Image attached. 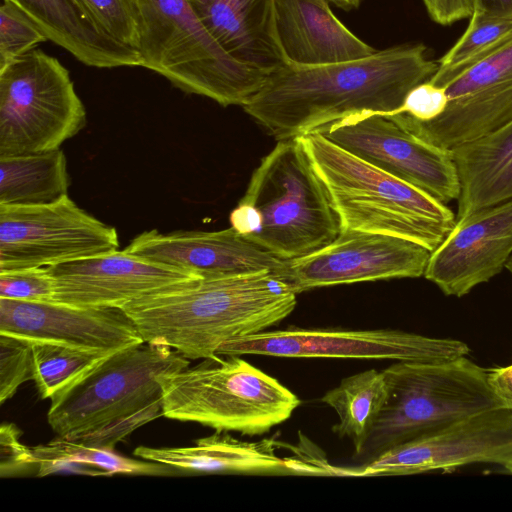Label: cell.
Returning a JSON list of instances; mask_svg holds the SVG:
<instances>
[{
    "mask_svg": "<svg viewBox=\"0 0 512 512\" xmlns=\"http://www.w3.org/2000/svg\"><path fill=\"white\" fill-rule=\"evenodd\" d=\"M337 7L344 10L356 9L361 4L362 0H328Z\"/></svg>",
    "mask_w": 512,
    "mask_h": 512,
    "instance_id": "obj_40",
    "label": "cell"
},
{
    "mask_svg": "<svg viewBox=\"0 0 512 512\" xmlns=\"http://www.w3.org/2000/svg\"><path fill=\"white\" fill-rule=\"evenodd\" d=\"M429 17L437 24L447 26L470 18L475 11V0H422Z\"/></svg>",
    "mask_w": 512,
    "mask_h": 512,
    "instance_id": "obj_36",
    "label": "cell"
},
{
    "mask_svg": "<svg viewBox=\"0 0 512 512\" xmlns=\"http://www.w3.org/2000/svg\"><path fill=\"white\" fill-rule=\"evenodd\" d=\"M188 366L187 358L156 342L116 351L51 399L48 423L57 437L113 449L163 416L157 378Z\"/></svg>",
    "mask_w": 512,
    "mask_h": 512,
    "instance_id": "obj_3",
    "label": "cell"
},
{
    "mask_svg": "<svg viewBox=\"0 0 512 512\" xmlns=\"http://www.w3.org/2000/svg\"><path fill=\"white\" fill-rule=\"evenodd\" d=\"M443 87L444 111L430 121L390 114L405 129L437 147L452 150L512 122V32L468 61L438 68L428 80Z\"/></svg>",
    "mask_w": 512,
    "mask_h": 512,
    "instance_id": "obj_10",
    "label": "cell"
},
{
    "mask_svg": "<svg viewBox=\"0 0 512 512\" xmlns=\"http://www.w3.org/2000/svg\"><path fill=\"white\" fill-rule=\"evenodd\" d=\"M118 248L115 228L68 195L44 205H0V272L46 267Z\"/></svg>",
    "mask_w": 512,
    "mask_h": 512,
    "instance_id": "obj_12",
    "label": "cell"
},
{
    "mask_svg": "<svg viewBox=\"0 0 512 512\" xmlns=\"http://www.w3.org/2000/svg\"><path fill=\"white\" fill-rule=\"evenodd\" d=\"M505 268L509 271V273L512 276V255L509 258V260L507 261Z\"/></svg>",
    "mask_w": 512,
    "mask_h": 512,
    "instance_id": "obj_41",
    "label": "cell"
},
{
    "mask_svg": "<svg viewBox=\"0 0 512 512\" xmlns=\"http://www.w3.org/2000/svg\"><path fill=\"white\" fill-rule=\"evenodd\" d=\"M492 464L512 474V409L497 407L461 419L444 429L391 448L354 476L451 472L472 464Z\"/></svg>",
    "mask_w": 512,
    "mask_h": 512,
    "instance_id": "obj_14",
    "label": "cell"
},
{
    "mask_svg": "<svg viewBox=\"0 0 512 512\" xmlns=\"http://www.w3.org/2000/svg\"><path fill=\"white\" fill-rule=\"evenodd\" d=\"M451 153L460 183L456 219L512 199V122Z\"/></svg>",
    "mask_w": 512,
    "mask_h": 512,
    "instance_id": "obj_24",
    "label": "cell"
},
{
    "mask_svg": "<svg viewBox=\"0 0 512 512\" xmlns=\"http://www.w3.org/2000/svg\"><path fill=\"white\" fill-rule=\"evenodd\" d=\"M32 342L33 380L41 399H52L112 354L48 342Z\"/></svg>",
    "mask_w": 512,
    "mask_h": 512,
    "instance_id": "obj_27",
    "label": "cell"
},
{
    "mask_svg": "<svg viewBox=\"0 0 512 512\" xmlns=\"http://www.w3.org/2000/svg\"><path fill=\"white\" fill-rule=\"evenodd\" d=\"M125 250L196 278L277 271L285 262L232 227L212 232L160 233L154 229L136 236Z\"/></svg>",
    "mask_w": 512,
    "mask_h": 512,
    "instance_id": "obj_19",
    "label": "cell"
},
{
    "mask_svg": "<svg viewBox=\"0 0 512 512\" xmlns=\"http://www.w3.org/2000/svg\"><path fill=\"white\" fill-rule=\"evenodd\" d=\"M231 227L283 260L311 254L341 233L327 191L297 138L278 141L229 215Z\"/></svg>",
    "mask_w": 512,
    "mask_h": 512,
    "instance_id": "obj_5",
    "label": "cell"
},
{
    "mask_svg": "<svg viewBox=\"0 0 512 512\" xmlns=\"http://www.w3.org/2000/svg\"><path fill=\"white\" fill-rule=\"evenodd\" d=\"M42 31L84 65L143 67L139 51L103 33L74 0H10Z\"/></svg>",
    "mask_w": 512,
    "mask_h": 512,
    "instance_id": "obj_23",
    "label": "cell"
},
{
    "mask_svg": "<svg viewBox=\"0 0 512 512\" xmlns=\"http://www.w3.org/2000/svg\"><path fill=\"white\" fill-rule=\"evenodd\" d=\"M488 380L503 406L512 409V364L489 370Z\"/></svg>",
    "mask_w": 512,
    "mask_h": 512,
    "instance_id": "obj_38",
    "label": "cell"
},
{
    "mask_svg": "<svg viewBox=\"0 0 512 512\" xmlns=\"http://www.w3.org/2000/svg\"><path fill=\"white\" fill-rule=\"evenodd\" d=\"M86 123L68 69L40 49L0 69V157L60 149Z\"/></svg>",
    "mask_w": 512,
    "mask_h": 512,
    "instance_id": "obj_9",
    "label": "cell"
},
{
    "mask_svg": "<svg viewBox=\"0 0 512 512\" xmlns=\"http://www.w3.org/2000/svg\"><path fill=\"white\" fill-rule=\"evenodd\" d=\"M21 430L13 423H3L0 428V474L2 478L14 477L31 471L37 472L33 447L20 441Z\"/></svg>",
    "mask_w": 512,
    "mask_h": 512,
    "instance_id": "obj_34",
    "label": "cell"
},
{
    "mask_svg": "<svg viewBox=\"0 0 512 512\" xmlns=\"http://www.w3.org/2000/svg\"><path fill=\"white\" fill-rule=\"evenodd\" d=\"M54 302L77 307L122 308L154 291L196 277L124 250L46 266Z\"/></svg>",
    "mask_w": 512,
    "mask_h": 512,
    "instance_id": "obj_18",
    "label": "cell"
},
{
    "mask_svg": "<svg viewBox=\"0 0 512 512\" xmlns=\"http://www.w3.org/2000/svg\"><path fill=\"white\" fill-rule=\"evenodd\" d=\"M0 334L106 353L145 342L120 308L5 298H0Z\"/></svg>",
    "mask_w": 512,
    "mask_h": 512,
    "instance_id": "obj_17",
    "label": "cell"
},
{
    "mask_svg": "<svg viewBox=\"0 0 512 512\" xmlns=\"http://www.w3.org/2000/svg\"><path fill=\"white\" fill-rule=\"evenodd\" d=\"M512 32V19L474 12L457 42L437 61L438 68H450L468 61Z\"/></svg>",
    "mask_w": 512,
    "mask_h": 512,
    "instance_id": "obj_29",
    "label": "cell"
},
{
    "mask_svg": "<svg viewBox=\"0 0 512 512\" xmlns=\"http://www.w3.org/2000/svg\"><path fill=\"white\" fill-rule=\"evenodd\" d=\"M285 443L273 438L261 441H242L228 433L216 432L199 438L187 447L154 448L138 446L133 454L188 472L266 474V475H336L322 456L311 449L295 456L281 457L277 451Z\"/></svg>",
    "mask_w": 512,
    "mask_h": 512,
    "instance_id": "obj_20",
    "label": "cell"
},
{
    "mask_svg": "<svg viewBox=\"0 0 512 512\" xmlns=\"http://www.w3.org/2000/svg\"><path fill=\"white\" fill-rule=\"evenodd\" d=\"M431 251L414 241L346 230L329 245L285 260L276 272L296 294L314 288L424 275Z\"/></svg>",
    "mask_w": 512,
    "mask_h": 512,
    "instance_id": "obj_15",
    "label": "cell"
},
{
    "mask_svg": "<svg viewBox=\"0 0 512 512\" xmlns=\"http://www.w3.org/2000/svg\"><path fill=\"white\" fill-rule=\"evenodd\" d=\"M297 294L276 271L196 278L137 298L121 309L145 342L187 359L216 356L226 342L267 331L294 310Z\"/></svg>",
    "mask_w": 512,
    "mask_h": 512,
    "instance_id": "obj_2",
    "label": "cell"
},
{
    "mask_svg": "<svg viewBox=\"0 0 512 512\" xmlns=\"http://www.w3.org/2000/svg\"><path fill=\"white\" fill-rule=\"evenodd\" d=\"M469 352L468 345L460 340L402 330L289 327L232 339L219 348L217 355L440 362L467 356Z\"/></svg>",
    "mask_w": 512,
    "mask_h": 512,
    "instance_id": "obj_11",
    "label": "cell"
},
{
    "mask_svg": "<svg viewBox=\"0 0 512 512\" xmlns=\"http://www.w3.org/2000/svg\"><path fill=\"white\" fill-rule=\"evenodd\" d=\"M387 395L383 372L369 369L343 378L321 398L337 413L339 421L332 431L340 438L351 440L357 457L384 408Z\"/></svg>",
    "mask_w": 512,
    "mask_h": 512,
    "instance_id": "obj_26",
    "label": "cell"
},
{
    "mask_svg": "<svg viewBox=\"0 0 512 512\" xmlns=\"http://www.w3.org/2000/svg\"><path fill=\"white\" fill-rule=\"evenodd\" d=\"M47 41L37 25L12 1L0 6V69Z\"/></svg>",
    "mask_w": 512,
    "mask_h": 512,
    "instance_id": "obj_30",
    "label": "cell"
},
{
    "mask_svg": "<svg viewBox=\"0 0 512 512\" xmlns=\"http://www.w3.org/2000/svg\"><path fill=\"white\" fill-rule=\"evenodd\" d=\"M474 12L512 19V0H475Z\"/></svg>",
    "mask_w": 512,
    "mask_h": 512,
    "instance_id": "obj_39",
    "label": "cell"
},
{
    "mask_svg": "<svg viewBox=\"0 0 512 512\" xmlns=\"http://www.w3.org/2000/svg\"><path fill=\"white\" fill-rule=\"evenodd\" d=\"M68 187L61 149L0 157V205L50 204L66 196Z\"/></svg>",
    "mask_w": 512,
    "mask_h": 512,
    "instance_id": "obj_25",
    "label": "cell"
},
{
    "mask_svg": "<svg viewBox=\"0 0 512 512\" xmlns=\"http://www.w3.org/2000/svg\"><path fill=\"white\" fill-rule=\"evenodd\" d=\"M511 255L512 199L456 219L423 276L446 296L462 297L498 275Z\"/></svg>",
    "mask_w": 512,
    "mask_h": 512,
    "instance_id": "obj_16",
    "label": "cell"
},
{
    "mask_svg": "<svg viewBox=\"0 0 512 512\" xmlns=\"http://www.w3.org/2000/svg\"><path fill=\"white\" fill-rule=\"evenodd\" d=\"M206 30L235 60L269 73L287 63L275 0H187Z\"/></svg>",
    "mask_w": 512,
    "mask_h": 512,
    "instance_id": "obj_21",
    "label": "cell"
},
{
    "mask_svg": "<svg viewBox=\"0 0 512 512\" xmlns=\"http://www.w3.org/2000/svg\"><path fill=\"white\" fill-rule=\"evenodd\" d=\"M143 67L188 94L219 105H245L267 73L226 53L187 0H130Z\"/></svg>",
    "mask_w": 512,
    "mask_h": 512,
    "instance_id": "obj_6",
    "label": "cell"
},
{
    "mask_svg": "<svg viewBox=\"0 0 512 512\" xmlns=\"http://www.w3.org/2000/svg\"><path fill=\"white\" fill-rule=\"evenodd\" d=\"M157 380L164 417L199 423L216 432L267 433L301 403L277 379L239 355H216Z\"/></svg>",
    "mask_w": 512,
    "mask_h": 512,
    "instance_id": "obj_8",
    "label": "cell"
},
{
    "mask_svg": "<svg viewBox=\"0 0 512 512\" xmlns=\"http://www.w3.org/2000/svg\"><path fill=\"white\" fill-rule=\"evenodd\" d=\"M339 217L341 231L405 238L431 252L456 223L446 204L373 166L320 132L297 137Z\"/></svg>",
    "mask_w": 512,
    "mask_h": 512,
    "instance_id": "obj_4",
    "label": "cell"
},
{
    "mask_svg": "<svg viewBox=\"0 0 512 512\" xmlns=\"http://www.w3.org/2000/svg\"><path fill=\"white\" fill-rule=\"evenodd\" d=\"M106 35L138 51L139 40L130 0H74Z\"/></svg>",
    "mask_w": 512,
    "mask_h": 512,
    "instance_id": "obj_31",
    "label": "cell"
},
{
    "mask_svg": "<svg viewBox=\"0 0 512 512\" xmlns=\"http://www.w3.org/2000/svg\"><path fill=\"white\" fill-rule=\"evenodd\" d=\"M33 379V342L0 334V403L10 399L21 384Z\"/></svg>",
    "mask_w": 512,
    "mask_h": 512,
    "instance_id": "obj_32",
    "label": "cell"
},
{
    "mask_svg": "<svg viewBox=\"0 0 512 512\" xmlns=\"http://www.w3.org/2000/svg\"><path fill=\"white\" fill-rule=\"evenodd\" d=\"M37 462L61 460L91 465L113 474L167 475L173 467L152 462L140 461L121 456L113 449L86 445L77 441L57 437L44 445L33 447Z\"/></svg>",
    "mask_w": 512,
    "mask_h": 512,
    "instance_id": "obj_28",
    "label": "cell"
},
{
    "mask_svg": "<svg viewBox=\"0 0 512 512\" xmlns=\"http://www.w3.org/2000/svg\"><path fill=\"white\" fill-rule=\"evenodd\" d=\"M382 372L388 395L358 456L366 463L461 419L504 407L489 383L488 370L466 356L440 362H396Z\"/></svg>",
    "mask_w": 512,
    "mask_h": 512,
    "instance_id": "obj_7",
    "label": "cell"
},
{
    "mask_svg": "<svg viewBox=\"0 0 512 512\" xmlns=\"http://www.w3.org/2000/svg\"><path fill=\"white\" fill-rule=\"evenodd\" d=\"M54 473H73L89 476H110V474L91 465L61 461V460H42L37 462V477H43Z\"/></svg>",
    "mask_w": 512,
    "mask_h": 512,
    "instance_id": "obj_37",
    "label": "cell"
},
{
    "mask_svg": "<svg viewBox=\"0 0 512 512\" xmlns=\"http://www.w3.org/2000/svg\"><path fill=\"white\" fill-rule=\"evenodd\" d=\"M446 104L445 89L426 81L415 86L401 107L391 113H404L418 121H430L444 111Z\"/></svg>",
    "mask_w": 512,
    "mask_h": 512,
    "instance_id": "obj_35",
    "label": "cell"
},
{
    "mask_svg": "<svg viewBox=\"0 0 512 512\" xmlns=\"http://www.w3.org/2000/svg\"><path fill=\"white\" fill-rule=\"evenodd\" d=\"M0 298L30 302H53V279L47 267L2 271L0 272Z\"/></svg>",
    "mask_w": 512,
    "mask_h": 512,
    "instance_id": "obj_33",
    "label": "cell"
},
{
    "mask_svg": "<svg viewBox=\"0 0 512 512\" xmlns=\"http://www.w3.org/2000/svg\"><path fill=\"white\" fill-rule=\"evenodd\" d=\"M437 70L422 43L332 64L287 62L242 107L278 141L294 139L352 114L391 113Z\"/></svg>",
    "mask_w": 512,
    "mask_h": 512,
    "instance_id": "obj_1",
    "label": "cell"
},
{
    "mask_svg": "<svg viewBox=\"0 0 512 512\" xmlns=\"http://www.w3.org/2000/svg\"><path fill=\"white\" fill-rule=\"evenodd\" d=\"M328 0H275L276 25L287 62L323 65L358 60L377 50L353 34Z\"/></svg>",
    "mask_w": 512,
    "mask_h": 512,
    "instance_id": "obj_22",
    "label": "cell"
},
{
    "mask_svg": "<svg viewBox=\"0 0 512 512\" xmlns=\"http://www.w3.org/2000/svg\"><path fill=\"white\" fill-rule=\"evenodd\" d=\"M314 132L443 204L459 198L460 183L451 150L420 139L390 114H352Z\"/></svg>",
    "mask_w": 512,
    "mask_h": 512,
    "instance_id": "obj_13",
    "label": "cell"
}]
</instances>
